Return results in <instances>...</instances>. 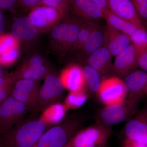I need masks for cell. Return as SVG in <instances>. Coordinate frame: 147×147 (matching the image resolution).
<instances>
[{
	"instance_id": "1",
	"label": "cell",
	"mask_w": 147,
	"mask_h": 147,
	"mask_svg": "<svg viewBox=\"0 0 147 147\" xmlns=\"http://www.w3.org/2000/svg\"><path fill=\"white\" fill-rule=\"evenodd\" d=\"M42 119L22 121L13 128L0 134V147H34L49 127Z\"/></svg>"
},
{
	"instance_id": "2",
	"label": "cell",
	"mask_w": 147,
	"mask_h": 147,
	"mask_svg": "<svg viewBox=\"0 0 147 147\" xmlns=\"http://www.w3.org/2000/svg\"><path fill=\"white\" fill-rule=\"evenodd\" d=\"M82 126L79 120H67L48 128L34 147H65Z\"/></svg>"
},
{
	"instance_id": "3",
	"label": "cell",
	"mask_w": 147,
	"mask_h": 147,
	"mask_svg": "<svg viewBox=\"0 0 147 147\" xmlns=\"http://www.w3.org/2000/svg\"><path fill=\"white\" fill-rule=\"evenodd\" d=\"M111 132V127L98 123L81 129L65 147H105Z\"/></svg>"
},
{
	"instance_id": "4",
	"label": "cell",
	"mask_w": 147,
	"mask_h": 147,
	"mask_svg": "<svg viewBox=\"0 0 147 147\" xmlns=\"http://www.w3.org/2000/svg\"><path fill=\"white\" fill-rule=\"evenodd\" d=\"M30 110L12 96L0 104V134L10 130L23 119Z\"/></svg>"
},
{
	"instance_id": "5",
	"label": "cell",
	"mask_w": 147,
	"mask_h": 147,
	"mask_svg": "<svg viewBox=\"0 0 147 147\" xmlns=\"http://www.w3.org/2000/svg\"><path fill=\"white\" fill-rule=\"evenodd\" d=\"M97 95L101 102L107 106L124 102L127 92L123 80L115 76L102 79Z\"/></svg>"
},
{
	"instance_id": "6",
	"label": "cell",
	"mask_w": 147,
	"mask_h": 147,
	"mask_svg": "<svg viewBox=\"0 0 147 147\" xmlns=\"http://www.w3.org/2000/svg\"><path fill=\"white\" fill-rule=\"evenodd\" d=\"M64 88L60 77L53 74H48L40 90L39 109L45 110L51 105L59 102L63 95Z\"/></svg>"
},
{
	"instance_id": "7",
	"label": "cell",
	"mask_w": 147,
	"mask_h": 147,
	"mask_svg": "<svg viewBox=\"0 0 147 147\" xmlns=\"http://www.w3.org/2000/svg\"><path fill=\"white\" fill-rule=\"evenodd\" d=\"M87 21L80 18L65 21L53 28L51 36L53 39L60 42L65 50H68L73 47Z\"/></svg>"
},
{
	"instance_id": "8",
	"label": "cell",
	"mask_w": 147,
	"mask_h": 147,
	"mask_svg": "<svg viewBox=\"0 0 147 147\" xmlns=\"http://www.w3.org/2000/svg\"><path fill=\"white\" fill-rule=\"evenodd\" d=\"M134 102V100L129 99L118 104L104 106L98 114V123L111 127L123 122L130 115Z\"/></svg>"
},
{
	"instance_id": "9",
	"label": "cell",
	"mask_w": 147,
	"mask_h": 147,
	"mask_svg": "<svg viewBox=\"0 0 147 147\" xmlns=\"http://www.w3.org/2000/svg\"><path fill=\"white\" fill-rule=\"evenodd\" d=\"M138 50L131 43L116 56L111 72L116 76H125L134 71L137 66Z\"/></svg>"
},
{
	"instance_id": "10",
	"label": "cell",
	"mask_w": 147,
	"mask_h": 147,
	"mask_svg": "<svg viewBox=\"0 0 147 147\" xmlns=\"http://www.w3.org/2000/svg\"><path fill=\"white\" fill-rule=\"evenodd\" d=\"M147 146V112L130 120L124 129V138Z\"/></svg>"
},
{
	"instance_id": "11",
	"label": "cell",
	"mask_w": 147,
	"mask_h": 147,
	"mask_svg": "<svg viewBox=\"0 0 147 147\" xmlns=\"http://www.w3.org/2000/svg\"><path fill=\"white\" fill-rule=\"evenodd\" d=\"M131 43L129 36L113 28L107 24L104 28L103 45L108 48L113 57H116Z\"/></svg>"
},
{
	"instance_id": "12",
	"label": "cell",
	"mask_w": 147,
	"mask_h": 147,
	"mask_svg": "<svg viewBox=\"0 0 147 147\" xmlns=\"http://www.w3.org/2000/svg\"><path fill=\"white\" fill-rule=\"evenodd\" d=\"M70 9L86 21H96L104 18V10L91 0H70Z\"/></svg>"
},
{
	"instance_id": "13",
	"label": "cell",
	"mask_w": 147,
	"mask_h": 147,
	"mask_svg": "<svg viewBox=\"0 0 147 147\" xmlns=\"http://www.w3.org/2000/svg\"><path fill=\"white\" fill-rule=\"evenodd\" d=\"M109 10L120 18L135 24L138 28H145L137 13L131 0H107Z\"/></svg>"
},
{
	"instance_id": "14",
	"label": "cell",
	"mask_w": 147,
	"mask_h": 147,
	"mask_svg": "<svg viewBox=\"0 0 147 147\" xmlns=\"http://www.w3.org/2000/svg\"><path fill=\"white\" fill-rule=\"evenodd\" d=\"M28 17L31 22L38 29L49 26L62 18L57 9L45 6L32 8Z\"/></svg>"
},
{
	"instance_id": "15",
	"label": "cell",
	"mask_w": 147,
	"mask_h": 147,
	"mask_svg": "<svg viewBox=\"0 0 147 147\" xmlns=\"http://www.w3.org/2000/svg\"><path fill=\"white\" fill-rule=\"evenodd\" d=\"M112 55L104 45L90 54L86 59L88 65L99 71L101 76L111 72L112 64Z\"/></svg>"
},
{
	"instance_id": "16",
	"label": "cell",
	"mask_w": 147,
	"mask_h": 147,
	"mask_svg": "<svg viewBox=\"0 0 147 147\" xmlns=\"http://www.w3.org/2000/svg\"><path fill=\"white\" fill-rule=\"evenodd\" d=\"M61 79L65 88L76 91L86 87L83 68L77 65L69 66L62 73Z\"/></svg>"
},
{
	"instance_id": "17",
	"label": "cell",
	"mask_w": 147,
	"mask_h": 147,
	"mask_svg": "<svg viewBox=\"0 0 147 147\" xmlns=\"http://www.w3.org/2000/svg\"><path fill=\"white\" fill-rule=\"evenodd\" d=\"M19 55L17 39L11 34L0 35V65H9Z\"/></svg>"
},
{
	"instance_id": "18",
	"label": "cell",
	"mask_w": 147,
	"mask_h": 147,
	"mask_svg": "<svg viewBox=\"0 0 147 147\" xmlns=\"http://www.w3.org/2000/svg\"><path fill=\"white\" fill-rule=\"evenodd\" d=\"M11 32L16 39L31 40L36 37L38 31L31 22L28 16H21L13 21Z\"/></svg>"
},
{
	"instance_id": "19",
	"label": "cell",
	"mask_w": 147,
	"mask_h": 147,
	"mask_svg": "<svg viewBox=\"0 0 147 147\" xmlns=\"http://www.w3.org/2000/svg\"><path fill=\"white\" fill-rule=\"evenodd\" d=\"M125 77L123 81L127 94L130 95V99L134 100L135 95L144 92L147 83V72L143 70H136Z\"/></svg>"
},
{
	"instance_id": "20",
	"label": "cell",
	"mask_w": 147,
	"mask_h": 147,
	"mask_svg": "<svg viewBox=\"0 0 147 147\" xmlns=\"http://www.w3.org/2000/svg\"><path fill=\"white\" fill-rule=\"evenodd\" d=\"M104 19L107 24L113 28L130 36L138 29V27L129 21L120 18L109 9L104 10Z\"/></svg>"
},
{
	"instance_id": "21",
	"label": "cell",
	"mask_w": 147,
	"mask_h": 147,
	"mask_svg": "<svg viewBox=\"0 0 147 147\" xmlns=\"http://www.w3.org/2000/svg\"><path fill=\"white\" fill-rule=\"evenodd\" d=\"M104 41V29H102L98 25L80 50V56L86 59L92 53L102 46Z\"/></svg>"
},
{
	"instance_id": "22",
	"label": "cell",
	"mask_w": 147,
	"mask_h": 147,
	"mask_svg": "<svg viewBox=\"0 0 147 147\" xmlns=\"http://www.w3.org/2000/svg\"><path fill=\"white\" fill-rule=\"evenodd\" d=\"M48 74L47 69L44 65H30L24 64L13 74L16 80L26 79L37 81L46 76Z\"/></svg>"
},
{
	"instance_id": "23",
	"label": "cell",
	"mask_w": 147,
	"mask_h": 147,
	"mask_svg": "<svg viewBox=\"0 0 147 147\" xmlns=\"http://www.w3.org/2000/svg\"><path fill=\"white\" fill-rule=\"evenodd\" d=\"M87 88L90 91L97 94L102 79L99 71L87 65L83 68Z\"/></svg>"
},
{
	"instance_id": "24",
	"label": "cell",
	"mask_w": 147,
	"mask_h": 147,
	"mask_svg": "<svg viewBox=\"0 0 147 147\" xmlns=\"http://www.w3.org/2000/svg\"><path fill=\"white\" fill-rule=\"evenodd\" d=\"M67 108L65 105L58 103L51 105L45 110L42 119L47 123H57L62 120Z\"/></svg>"
},
{
	"instance_id": "25",
	"label": "cell",
	"mask_w": 147,
	"mask_h": 147,
	"mask_svg": "<svg viewBox=\"0 0 147 147\" xmlns=\"http://www.w3.org/2000/svg\"><path fill=\"white\" fill-rule=\"evenodd\" d=\"M87 87L76 91L70 92L66 98L65 105L67 109H76L85 104L88 98Z\"/></svg>"
},
{
	"instance_id": "26",
	"label": "cell",
	"mask_w": 147,
	"mask_h": 147,
	"mask_svg": "<svg viewBox=\"0 0 147 147\" xmlns=\"http://www.w3.org/2000/svg\"><path fill=\"white\" fill-rule=\"evenodd\" d=\"M36 81L30 79H19L14 83L13 88L36 98L38 101L40 87Z\"/></svg>"
},
{
	"instance_id": "27",
	"label": "cell",
	"mask_w": 147,
	"mask_h": 147,
	"mask_svg": "<svg viewBox=\"0 0 147 147\" xmlns=\"http://www.w3.org/2000/svg\"><path fill=\"white\" fill-rule=\"evenodd\" d=\"M98 26V21H88L82 28L77 40L72 49L74 50H81L92 32Z\"/></svg>"
},
{
	"instance_id": "28",
	"label": "cell",
	"mask_w": 147,
	"mask_h": 147,
	"mask_svg": "<svg viewBox=\"0 0 147 147\" xmlns=\"http://www.w3.org/2000/svg\"><path fill=\"white\" fill-rule=\"evenodd\" d=\"M10 96L26 105L30 110L39 109L38 101L37 99L27 94L24 92L16 89L13 87L11 92Z\"/></svg>"
},
{
	"instance_id": "29",
	"label": "cell",
	"mask_w": 147,
	"mask_h": 147,
	"mask_svg": "<svg viewBox=\"0 0 147 147\" xmlns=\"http://www.w3.org/2000/svg\"><path fill=\"white\" fill-rule=\"evenodd\" d=\"M70 0H43L37 6H45L55 9L63 18L68 14L70 9Z\"/></svg>"
},
{
	"instance_id": "30",
	"label": "cell",
	"mask_w": 147,
	"mask_h": 147,
	"mask_svg": "<svg viewBox=\"0 0 147 147\" xmlns=\"http://www.w3.org/2000/svg\"><path fill=\"white\" fill-rule=\"evenodd\" d=\"M129 37L131 43L137 49L147 47V31L146 28H138Z\"/></svg>"
},
{
	"instance_id": "31",
	"label": "cell",
	"mask_w": 147,
	"mask_h": 147,
	"mask_svg": "<svg viewBox=\"0 0 147 147\" xmlns=\"http://www.w3.org/2000/svg\"><path fill=\"white\" fill-rule=\"evenodd\" d=\"M131 1L142 24L145 23L147 24V0Z\"/></svg>"
},
{
	"instance_id": "32",
	"label": "cell",
	"mask_w": 147,
	"mask_h": 147,
	"mask_svg": "<svg viewBox=\"0 0 147 147\" xmlns=\"http://www.w3.org/2000/svg\"><path fill=\"white\" fill-rule=\"evenodd\" d=\"M137 49V66L143 71L147 72V47L144 49Z\"/></svg>"
},
{
	"instance_id": "33",
	"label": "cell",
	"mask_w": 147,
	"mask_h": 147,
	"mask_svg": "<svg viewBox=\"0 0 147 147\" xmlns=\"http://www.w3.org/2000/svg\"><path fill=\"white\" fill-rule=\"evenodd\" d=\"M20 0H0V9L1 10H9L18 5Z\"/></svg>"
},
{
	"instance_id": "34",
	"label": "cell",
	"mask_w": 147,
	"mask_h": 147,
	"mask_svg": "<svg viewBox=\"0 0 147 147\" xmlns=\"http://www.w3.org/2000/svg\"><path fill=\"white\" fill-rule=\"evenodd\" d=\"M43 0H20L18 5L26 8L36 7Z\"/></svg>"
},
{
	"instance_id": "35",
	"label": "cell",
	"mask_w": 147,
	"mask_h": 147,
	"mask_svg": "<svg viewBox=\"0 0 147 147\" xmlns=\"http://www.w3.org/2000/svg\"><path fill=\"white\" fill-rule=\"evenodd\" d=\"M25 65H44V61L43 58L40 55H35L29 61L25 64Z\"/></svg>"
},
{
	"instance_id": "36",
	"label": "cell",
	"mask_w": 147,
	"mask_h": 147,
	"mask_svg": "<svg viewBox=\"0 0 147 147\" xmlns=\"http://www.w3.org/2000/svg\"><path fill=\"white\" fill-rule=\"evenodd\" d=\"M122 147H147V146L130 139L123 138Z\"/></svg>"
},
{
	"instance_id": "37",
	"label": "cell",
	"mask_w": 147,
	"mask_h": 147,
	"mask_svg": "<svg viewBox=\"0 0 147 147\" xmlns=\"http://www.w3.org/2000/svg\"><path fill=\"white\" fill-rule=\"evenodd\" d=\"M94 3L96 4L103 10L109 9L108 1L107 0H91Z\"/></svg>"
},
{
	"instance_id": "38",
	"label": "cell",
	"mask_w": 147,
	"mask_h": 147,
	"mask_svg": "<svg viewBox=\"0 0 147 147\" xmlns=\"http://www.w3.org/2000/svg\"><path fill=\"white\" fill-rule=\"evenodd\" d=\"M5 28V21L2 12L0 9V35L3 34Z\"/></svg>"
},
{
	"instance_id": "39",
	"label": "cell",
	"mask_w": 147,
	"mask_h": 147,
	"mask_svg": "<svg viewBox=\"0 0 147 147\" xmlns=\"http://www.w3.org/2000/svg\"><path fill=\"white\" fill-rule=\"evenodd\" d=\"M4 70L3 69V67L1 65H0V76H2L5 74Z\"/></svg>"
},
{
	"instance_id": "40",
	"label": "cell",
	"mask_w": 147,
	"mask_h": 147,
	"mask_svg": "<svg viewBox=\"0 0 147 147\" xmlns=\"http://www.w3.org/2000/svg\"><path fill=\"white\" fill-rule=\"evenodd\" d=\"M144 92L147 95V83L146 85V86H145L144 88Z\"/></svg>"
}]
</instances>
